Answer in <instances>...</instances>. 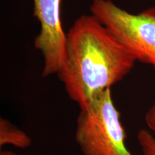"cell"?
Masks as SVG:
<instances>
[{
	"label": "cell",
	"instance_id": "cell-1",
	"mask_svg": "<svg viewBox=\"0 0 155 155\" xmlns=\"http://www.w3.org/2000/svg\"><path fill=\"white\" fill-rule=\"evenodd\" d=\"M136 61L99 19L84 15L66 33V59L57 75L69 98L83 109L123 80Z\"/></svg>",
	"mask_w": 155,
	"mask_h": 155
},
{
	"label": "cell",
	"instance_id": "cell-2",
	"mask_svg": "<svg viewBox=\"0 0 155 155\" xmlns=\"http://www.w3.org/2000/svg\"><path fill=\"white\" fill-rule=\"evenodd\" d=\"M75 139L83 155H131L111 89L80 109Z\"/></svg>",
	"mask_w": 155,
	"mask_h": 155
},
{
	"label": "cell",
	"instance_id": "cell-3",
	"mask_svg": "<svg viewBox=\"0 0 155 155\" xmlns=\"http://www.w3.org/2000/svg\"><path fill=\"white\" fill-rule=\"evenodd\" d=\"M90 10L136 61L152 65L155 70V7L132 14L111 0H92Z\"/></svg>",
	"mask_w": 155,
	"mask_h": 155
},
{
	"label": "cell",
	"instance_id": "cell-4",
	"mask_svg": "<svg viewBox=\"0 0 155 155\" xmlns=\"http://www.w3.org/2000/svg\"><path fill=\"white\" fill-rule=\"evenodd\" d=\"M33 16L40 25L35 48L43 58L42 75L58 74L66 59V33L61 20L62 0H32Z\"/></svg>",
	"mask_w": 155,
	"mask_h": 155
},
{
	"label": "cell",
	"instance_id": "cell-5",
	"mask_svg": "<svg viewBox=\"0 0 155 155\" xmlns=\"http://www.w3.org/2000/svg\"><path fill=\"white\" fill-rule=\"evenodd\" d=\"M32 144V139L24 131L15 127L8 120L0 119V146L11 145L26 149Z\"/></svg>",
	"mask_w": 155,
	"mask_h": 155
},
{
	"label": "cell",
	"instance_id": "cell-6",
	"mask_svg": "<svg viewBox=\"0 0 155 155\" xmlns=\"http://www.w3.org/2000/svg\"><path fill=\"white\" fill-rule=\"evenodd\" d=\"M145 123L155 134V102L147 111ZM137 140L143 155H155V137L150 131L141 129L137 134Z\"/></svg>",
	"mask_w": 155,
	"mask_h": 155
},
{
	"label": "cell",
	"instance_id": "cell-7",
	"mask_svg": "<svg viewBox=\"0 0 155 155\" xmlns=\"http://www.w3.org/2000/svg\"><path fill=\"white\" fill-rule=\"evenodd\" d=\"M0 155H17V154H15V153L9 152V151H3V152H1L0 153Z\"/></svg>",
	"mask_w": 155,
	"mask_h": 155
}]
</instances>
